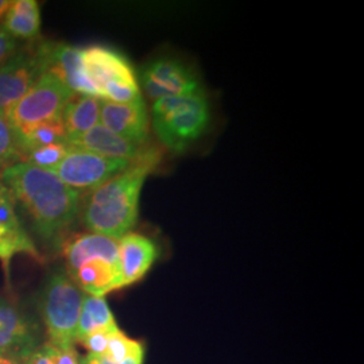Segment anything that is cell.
I'll list each match as a JSON object with an SVG mask.
<instances>
[{
	"instance_id": "cell-1",
	"label": "cell",
	"mask_w": 364,
	"mask_h": 364,
	"mask_svg": "<svg viewBox=\"0 0 364 364\" xmlns=\"http://www.w3.org/2000/svg\"><path fill=\"white\" fill-rule=\"evenodd\" d=\"M0 181L11 192L16 205L22 207L30 225L46 247H61L66 234L80 218L81 200L52 171L18 162L3 171Z\"/></svg>"
},
{
	"instance_id": "cell-2",
	"label": "cell",
	"mask_w": 364,
	"mask_h": 364,
	"mask_svg": "<svg viewBox=\"0 0 364 364\" xmlns=\"http://www.w3.org/2000/svg\"><path fill=\"white\" fill-rule=\"evenodd\" d=\"M159 159L161 153L156 149H144L127 169L87 193L80 209L82 224L93 234L117 240L130 234L138 220L144 181Z\"/></svg>"
},
{
	"instance_id": "cell-3",
	"label": "cell",
	"mask_w": 364,
	"mask_h": 364,
	"mask_svg": "<svg viewBox=\"0 0 364 364\" xmlns=\"http://www.w3.org/2000/svg\"><path fill=\"white\" fill-rule=\"evenodd\" d=\"M117 239L105 235H73L63 243L65 273L88 296L105 297L122 289Z\"/></svg>"
},
{
	"instance_id": "cell-4",
	"label": "cell",
	"mask_w": 364,
	"mask_h": 364,
	"mask_svg": "<svg viewBox=\"0 0 364 364\" xmlns=\"http://www.w3.org/2000/svg\"><path fill=\"white\" fill-rule=\"evenodd\" d=\"M153 129L161 144L182 153L203 136L209 124V103L204 91L164 97L153 103Z\"/></svg>"
},
{
	"instance_id": "cell-5",
	"label": "cell",
	"mask_w": 364,
	"mask_h": 364,
	"mask_svg": "<svg viewBox=\"0 0 364 364\" xmlns=\"http://www.w3.org/2000/svg\"><path fill=\"white\" fill-rule=\"evenodd\" d=\"M84 293L65 272L54 270L39 290L38 309L48 343L55 348L77 343V326Z\"/></svg>"
},
{
	"instance_id": "cell-6",
	"label": "cell",
	"mask_w": 364,
	"mask_h": 364,
	"mask_svg": "<svg viewBox=\"0 0 364 364\" xmlns=\"http://www.w3.org/2000/svg\"><path fill=\"white\" fill-rule=\"evenodd\" d=\"M81 64L95 97L112 103L144 99L130 61L115 49L100 45L81 48Z\"/></svg>"
},
{
	"instance_id": "cell-7",
	"label": "cell",
	"mask_w": 364,
	"mask_h": 364,
	"mask_svg": "<svg viewBox=\"0 0 364 364\" xmlns=\"http://www.w3.org/2000/svg\"><path fill=\"white\" fill-rule=\"evenodd\" d=\"M73 96L75 93L63 82L43 73L34 87L9 111L6 120L18 132L42 122L63 117L64 109Z\"/></svg>"
},
{
	"instance_id": "cell-8",
	"label": "cell",
	"mask_w": 364,
	"mask_h": 364,
	"mask_svg": "<svg viewBox=\"0 0 364 364\" xmlns=\"http://www.w3.org/2000/svg\"><path fill=\"white\" fill-rule=\"evenodd\" d=\"M131 162L70 147L65 158L52 173L80 195H87L127 169Z\"/></svg>"
},
{
	"instance_id": "cell-9",
	"label": "cell",
	"mask_w": 364,
	"mask_h": 364,
	"mask_svg": "<svg viewBox=\"0 0 364 364\" xmlns=\"http://www.w3.org/2000/svg\"><path fill=\"white\" fill-rule=\"evenodd\" d=\"M22 254L39 263L43 262V257L18 215L10 189L0 181V263L7 287H10L11 262Z\"/></svg>"
},
{
	"instance_id": "cell-10",
	"label": "cell",
	"mask_w": 364,
	"mask_h": 364,
	"mask_svg": "<svg viewBox=\"0 0 364 364\" xmlns=\"http://www.w3.org/2000/svg\"><path fill=\"white\" fill-rule=\"evenodd\" d=\"M39 326L14 299L0 297V356L23 362L38 348Z\"/></svg>"
},
{
	"instance_id": "cell-11",
	"label": "cell",
	"mask_w": 364,
	"mask_h": 364,
	"mask_svg": "<svg viewBox=\"0 0 364 364\" xmlns=\"http://www.w3.org/2000/svg\"><path fill=\"white\" fill-rule=\"evenodd\" d=\"M141 82L144 93L153 102L203 91L195 72L173 58H159L146 64L141 70Z\"/></svg>"
},
{
	"instance_id": "cell-12",
	"label": "cell",
	"mask_w": 364,
	"mask_h": 364,
	"mask_svg": "<svg viewBox=\"0 0 364 364\" xmlns=\"http://www.w3.org/2000/svg\"><path fill=\"white\" fill-rule=\"evenodd\" d=\"M45 73L37 46L21 49L0 68V117L9 111L30 91Z\"/></svg>"
},
{
	"instance_id": "cell-13",
	"label": "cell",
	"mask_w": 364,
	"mask_h": 364,
	"mask_svg": "<svg viewBox=\"0 0 364 364\" xmlns=\"http://www.w3.org/2000/svg\"><path fill=\"white\" fill-rule=\"evenodd\" d=\"M37 50L45 73L57 78L75 95L93 96L82 72L81 48L61 42H41Z\"/></svg>"
},
{
	"instance_id": "cell-14",
	"label": "cell",
	"mask_w": 364,
	"mask_h": 364,
	"mask_svg": "<svg viewBox=\"0 0 364 364\" xmlns=\"http://www.w3.org/2000/svg\"><path fill=\"white\" fill-rule=\"evenodd\" d=\"M100 124L132 144L144 146L149 134V117L144 99L132 103L102 100Z\"/></svg>"
},
{
	"instance_id": "cell-15",
	"label": "cell",
	"mask_w": 364,
	"mask_h": 364,
	"mask_svg": "<svg viewBox=\"0 0 364 364\" xmlns=\"http://www.w3.org/2000/svg\"><path fill=\"white\" fill-rule=\"evenodd\" d=\"M119 267L123 287L141 281L156 259V243L144 235H124L117 242Z\"/></svg>"
},
{
	"instance_id": "cell-16",
	"label": "cell",
	"mask_w": 364,
	"mask_h": 364,
	"mask_svg": "<svg viewBox=\"0 0 364 364\" xmlns=\"http://www.w3.org/2000/svg\"><path fill=\"white\" fill-rule=\"evenodd\" d=\"M69 146L92 151L99 156L127 161H134L144 150V146L132 144L115 132L105 129L100 123L77 139L69 142Z\"/></svg>"
},
{
	"instance_id": "cell-17",
	"label": "cell",
	"mask_w": 364,
	"mask_h": 364,
	"mask_svg": "<svg viewBox=\"0 0 364 364\" xmlns=\"http://www.w3.org/2000/svg\"><path fill=\"white\" fill-rule=\"evenodd\" d=\"M0 25L18 42L36 41L41 31V9L38 1L13 0Z\"/></svg>"
},
{
	"instance_id": "cell-18",
	"label": "cell",
	"mask_w": 364,
	"mask_h": 364,
	"mask_svg": "<svg viewBox=\"0 0 364 364\" xmlns=\"http://www.w3.org/2000/svg\"><path fill=\"white\" fill-rule=\"evenodd\" d=\"M102 100L95 96L75 95L63 114L68 144L80 138L100 123Z\"/></svg>"
},
{
	"instance_id": "cell-19",
	"label": "cell",
	"mask_w": 364,
	"mask_h": 364,
	"mask_svg": "<svg viewBox=\"0 0 364 364\" xmlns=\"http://www.w3.org/2000/svg\"><path fill=\"white\" fill-rule=\"evenodd\" d=\"M15 134H16L18 147L21 151V159L23 154H26L34 149L45 147L49 144H68V135H66L65 126L63 123V117L42 122L39 124L31 126L25 130L18 131Z\"/></svg>"
},
{
	"instance_id": "cell-20",
	"label": "cell",
	"mask_w": 364,
	"mask_h": 364,
	"mask_svg": "<svg viewBox=\"0 0 364 364\" xmlns=\"http://www.w3.org/2000/svg\"><path fill=\"white\" fill-rule=\"evenodd\" d=\"M117 328L115 317L105 297L84 294L78 318L77 341L93 332Z\"/></svg>"
},
{
	"instance_id": "cell-21",
	"label": "cell",
	"mask_w": 364,
	"mask_h": 364,
	"mask_svg": "<svg viewBox=\"0 0 364 364\" xmlns=\"http://www.w3.org/2000/svg\"><path fill=\"white\" fill-rule=\"evenodd\" d=\"M144 352V344L130 338L123 331L117 328L108 338L105 352L100 356L111 363H119L127 358Z\"/></svg>"
},
{
	"instance_id": "cell-22",
	"label": "cell",
	"mask_w": 364,
	"mask_h": 364,
	"mask_svg": "<svg viewBox=\"0 0 364 364\" xmlns=\"http://www.w3.org/2000/svg\"><path fill=\"white\" fill-rule=\"evenodd\" d=\"M70 150V146L68 144H54L38 147L26 154L22 156L21 162H26L31 166H36L38 169L53 171L55 169L61 161L65 158L68 151Z\"/></svg>"
},
{
	"instance_id": "cell-23",
	"label": "cell",
	"mask_w": 364,
	"mask_h": 364,
	"mask_svg": "<svg viewBox=\"0 0 364 364\" xmlns=\"http://www.w3.org/2000/svg\"><path fill=\"white\" fill-rule=\"evenodd\" d=\"M21 162L16 134L6 117H0V177L3 171Z\"/></svg>"
},
{
	"instance_id": "cell-24",
	"label": "cell",
	"mask_w": 364,
	"mask_h": 364,
	"mask_svg": "<svg viewBox=\"0 0 364 364\" xmlns=\"http://www.w3.org/2000/svg\"><path fill=\"white\" fill-rule=\"evenodd\" d=\"M117 328H119V326H117ZM117 328L93 332L91 335H88V336L78 340L77 343H80V344L88 351V353L96 355V356H102L105 352V348H107L108 338H109L111 333H112L114 331H117Z\"/></svg>"
},
{
	"instance_id": "cell-25",
	"label": "cell",
	"mask_w": 364,
	"mask_h": 364,
	"mask_svg": "<svg viewBox=\"0 0 364 364\" xmlns=\"http://www.w3.org/2000/svg\"><path fill=\"white\" fill-rule=\"evenodd\" d=\"M21 49V42L14 39L0 25V68L6 65Z\"/></svg>"
},
{
	"instance_id": "cell-26",
	"label": "cell",
	"mask_w": 364,
	"mask_h": 364,
	"mask_svg": "<svg viewBox=\"0 0 364 364\" xmlns=\"http://www.w3.org/2000/svg\"><path fill=\"white\" fill-rule=\"evenodd\" d=\"M22 364H54L53 363V346L49 343L41 344L38 348L31 352Z\"/></svg>"
},
{
	"instance_id": "cell-27",
	"label": "cell",
	"mask_w": 364,
	"mask_h": 364,
	"mask_svg": "<svg viewBox=\"0 0 364 364\" xmlns=\"http://www.w3.org/2000/svg\"><path fill=\"white\" fill-rule=\"evenodd\" d=\"M53 363L54 364H80L78 352L75 346L65 348L53 347Z\"/></svg>"
},
{
	"instance_id": "cell-28",
	"label": "cell",
	"mask_w": 364,
	"mask_h": 364,
	"mask_svg": "<svg viewBox=\"0 0 364 364\" xmlns=\"http://www.w3.org/2000/svg\"><path fill=\"white\" fill-rule=\"evenodd\" d=\"M144 352H142V353H138V355H134V356H130V358H127L126 360L119 362V363H111V362L105 360L103 358L97 356V362H99V364H144Z\"/></svg>"
},
{
	"instance_id": "cell-29",
	"label": "cell",
	"mask_w": 364,
	"mask_h": 364,
	"mask_svg": "<svg viewBox=\"0 0 364 364\" xmlns=\"http://www.w3.org/2000/svg\"><path fill=\"white\" fill-rule=\"evenodd\" d=\"M80 364H99L97 356L92 355V353H87L84 358L80 359Z\"/></svg>"
},
{
	"instance_id": "cell-30",
	"label": "cell",
	"mask_w": 364,
	"mask_h": 364,
	"mask_svg": "<svg viewBox=\"0 0 364 364\" xmlns=\"http://www.w3.org/2000/svg\"><path fill=\"white\" fill-rule=\"evenodd\" d=\"M10 4H11L10 0H0V22L3 21V18H4V15L7 13Z\"/></svg>"
},
{
	"instance_id": "cell-31",
	"label": "cell",
	"mask_w": 364,
	"mask_h": 364,
	"mask_svg": "<svg viewBox=\"0 0 364 364\" xmlns=\"http://www.w3.org/2000/svg\"><path fill=\"white\" fill-rule=\"evenodd\" d=\"M0 364H22L18 360H14L10 358H4V356H0Z\"/></svg>"
}]
</instances>
